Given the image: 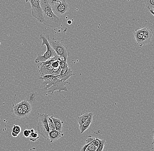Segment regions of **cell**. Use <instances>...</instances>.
<instances>
[{"label": "cell", "mask_w": 154, "mask_h": 151, "mask_svg": "<svg viewBox=\"0 0 154 151\" xmlns=\"http://www.w3.org/2000/svg\"><path fill=\"white\" fill-rule=\"evenodd\" d=\"M39 79L43 80L42 87L43 90H47L48 95L53 94L57 90L59 93L62 91H68L66 85L68 83L60 80L57 76L46 75Z\"/></svg>", "instance_id": "cell-1"}, {"label": "cell", "mask_w": 154, "mask_h": 151, "mask_svg": "<svg viewBox=\"0 0 154 151\" xmlns=\"http://www.w3.org/2000/svg\"><path fill=\"white\" fill-rule=\"evenodd\" d=\"M40 5L43 14V23L51 28H58L61 26V19L54 13L48 0H40Z\"/></svg>", "instance_id": "cell-2"}, {"label": "cell", "mask_w": 154, "mask_h": 151, "mask_svg": "<svg viewBox=\"0 0 154 151\" xmlns=\"http://www.w3.org/2000/svg\"><path fill=\"white\" fill-rule=\"evenodd\" d=\"M48 37L49 36H46L43 35H41L39 37V39L42 40V43L41 44V47H42L43 46L45 45L47 47V51L44 53L43 55L38 54L37 55V58L35 59V63H38L39 62H44L47 61L49 59L54 56L56 55L54 50H53L52 48L50 45V43L48 41Z\"/></svg>", "instance_id": "cell-3"}, {"label": "cell", "mask_w": 154, "mask_h": 151, "mask_svg": "<svg viewBox=\"0 0 154 151\" xmlns=\"http://www.w3.org/2000/svg\"><path fill=\"white\" fill-rule=\"evenodd\" d=\"M48 116L49 115L47 113L40 114L37 125V132L38 134L47 140H49V133L50 131L48 122Z\"/></svg>", "instance_id": "cell-4"}, {"label": "cell", "mask_w": 154, "mask_h": 151, "mask_svg": "<svg viewBox=\"0 0 154 151\" xmlns=\"http://www.w3.org/2000/svg\"><path fill=\"white\" fill-rule=\"evenodd\" d=\"M48 39L50 45L54 50L57 55L63 58L64 60L67 61L69 51L67 47L60 41L51 40L49 37Z\"/></svg>", "instance_id": "cell-5"}, {"label": "cell", "mask_w": 154, "mask_h": 151, "mask_svg": "<svg viewBox=\"0 0 154 151\" xmlns=\"http://www.w3.org/2000/svg\"><path fill=\"white\" fill-rule=\"evenodd\" d=\"M51 7L54 14L60 19L67 14L70 8L65 0L58 2Z\"/></svg>", "instance_id": "cell-6"}, {"label": "cell", "mask_w": 154, "mask_h": 151, "mask_svg": "<svg viewBox=\"0 0 154 151\" xmlns=\"http://www.w3.org/2000/svg\"><path fill=\"white\" fill-rule=\"evenodd\" d=\"M40 0H29L32 7V14L40 23H43V17L40 5Z\"/></svg>", "instance_id": "cell-7"}, {"label": "cell", "mask_w": 154, "mask_h": 151, "mask_svg": "<svg viewBox=\"0 0 154 151\" xmlns=\"http://www.w3.org/2000/svg\"><path fill=\"white\" fill-rule=\"evenodd\" d=\"M153 32L152 30L146 27H144V33L142 36L141 47L149 44L152 38Z\"/></svg>", "instance_id": "cell-8"}, {"label": "cell", "mask_w": 154, "mask_h": 151, "mask_svg": "<svg viewBox=\"0 0 154 151\" xmlns=\"http://www.w3.org/2000/svg\"><path fill=\"white\" fill-rule=\"evenodd\" d=\"M73 72L71 68L67 66L64 69H61L60 74L57 77L63 81L65 82L73 76Z\"/></svg>", "instance_id": "cell-9"}, {"label": "cell", "mask_w": 154, "mask_h": 151, "mask_svg": "<svg viewBox=\"0 0 154 151\" xmlns=\"http://www.w3.org/2000/svg\"><path fill=\"white\" fill-rule=\"evenodd\" d=\"M40 70L39 73L40 77H43L46 75H53V67L51 65H40Z\"/></svg>", "instance_id": "cell-10"}, {"label": "cell", "mask_w": 154, "mask_h": 151, "mask_svg": "<svg viewBox=\"0 0 154 151\" xmlns=\"http://www.w3.org/2000/svg\"><path fill=\"white\" fill-rule=\"evenodd\" d=\"M64 135L63 131H59L55 129L51 131L49 133V139L50 142H53L58 140Z\"/></svg>", "instance_id": "cell-11"}, {"label": "cell", "mask_w": 154, "mask_h": 151, "mask_svg": "<svg viewBox=\"0 0 154 151\" xmlns=\"http://www.w3.org/2000/svg\"><path fill=\"white\" fill-rule=\"evenodd\" d=\"M19 104L21 106L22 108L23 109L24 113L28 118L32 110L31 104L28 101H26V100H23L22 101L19 103Z\"/></svg>", "instance_id": "cell-12"}, {"label": "cell", "mask_w": 154, "mask_h": 151, "mask_svg": "<svg viewBox=\"0 0 154 151\" xmlns=\"http://www.w3.org/2000/svg\"><path fill=\"white\" fill-rule=\"evenodd\" d=\"M13 112L16 118H27L26 114L24 113L23 109L21 107L19 103L13 106Z\"/></svg>", "instance_id": "cell-13"}, {"label": "cell", "mask_w": 154, "mask_h": 151, "mask_svg": "<svg viewBox=\"0 0 154 151\" xmlns=\"http://www.w3.org/2000/svg\"><path fill=\"white\" fill-rule=\"evenodd\" d=\"M143 33H144V27L139 29L135 30L133 33L137 43L140 47H141V41H142Z\"/></svg>", "instance_id": "cell-14"}, {"label": "cell", "mask_w": 154, "mask_h": 151, "mask_svg": "<svg viewBox=\"0 0 154 151\" xmlns=\"http://www.w3.org/2000/svg\"><path fill=\"white\" fill-rule=\"evenodd\" d=\"M93 116V114H92V115H91L88 120L85 121L83 124H82L81 125L79 126V128L80 131L81 133H83L85 131H86L89 128L90 125H91V123H92Z\"/></svg>", "instance_id": "cell-15"}, {"label": "cell", "mask_w": 154, "mask_h": 151, "mask_svg": "<svg viewBox=\"0 0 154 151\" xmlns=\"http://www.w3.org/2000/svg\"><path fill=\"white\" fill-rule=\"evenodd\" d=\"M51 118L53 122L54 125L56 130L58 131H63V122L58 118H54L53 116H51Z\"/></svg>", "instance_id": "cell-16"}, {"label": "cell", "mask_w": 154, "mask_h": 151, "mask_svg": "<svg viewBox=\"0 0 154 151\" xmlns=\"http://www.w3.org/2000/svg\"><path fill=\"white\" fill-rule=\"evenodd\" d=\"M93 114V113L90 112V113H85L83 114L81 116H79L77 118V121L78 123H79V126L81 125L82 124H83L85 121L88 120L90 118L91 115Z\"/></svg>", "instance_id": "cell-17"}, {"label": "cell", "mask_w": 154, "mask_h": 151, "mask_svg": "<svg viewBox=\"0 0 154 151\" xmlns=\"http://www.w3.org/2000/svg\"><path fill=\"white\" fill-rule=\"evenodd\" d=\"M60 57L58 56L57 55H56L54 56L49 59L47 60V61L44 62H41L40 65H47V64L51 65L54 62L57 60Z\"/></svg>", "instance_id": "cell-18"}, {"label": "cell", "mask_w": 154, "mask_h": 151, "mask_svg": "<svg viewBox=\"0 0 154 151\" xmlns=\"http://www.w3.org/2000/svg\"><path fill=\"white\" fill-rule=\"evenodd\" d=\"M144 2L147 9L154 10V0H144Z\"/></svg>", "instance_id": "cell-19"}, {"label": "cell", "mask_w": 154, "mask_h": 151, "mask_svg": "<svg viewBox=\"0 0 154 151\" xmlns=\"http://www.w3.org/2000/svg\"><path fill=\"white\" fill-rule=\"evenodd\" d=\"M39 138V136L38 135V132H36V131L31 133L29 137V139L30 141L32 142H35Z\"/></svg>", "instance_id": "cell-20"}, {"label": "cell", "mask_w": 154, "mask_h": 151, "mask_svg": "<svg viewBox=\"0 0 154 151\" xmlns=\"http://www.w3.org/2000/svg\"><path fill=\"white\" fill-rule=\"evenodd\" d=\"M58 61L59 63V66L61 69H64L68 66L67 61L64 60L63 58L60 57L58 59Z\"/></svg>", "instance_id": "cell-21"}, {"label": "cell", "mask_w": 154, "mask_h": 151, "mask_svg": "<svg viewBox=\"0 0 154 151\" xmlns=\"http://www.w3.org/2000/svg\"><path fill=\"white\" fill-rule=\"evenodd\" d=\"M87 146L85 151H96L98 147L95 146L92 142L89 143H87Z\"/></svg>", "instance_id": "cell-22"}, {"label": "cell", "mask_w": 154, "mask_h": 151, "mask_svg": "<svg viewBox=\"0 0 154 151\" xmlns=\"http://www.w3.org/2000/svg\"><path fill=\"white\" fill-rule=\"evenodd\" d=\"M48 122L50 131L53 130L55 129L54 125L52 120L51 117H50L49 116H48Z\"/></svg>", "instance_id": "cell-23"}, {"label": "cell", "mask_w": 154, "mask_h": 151, "mask_svg": "<svg viewBox=\"0 0 154 151\" xmlns=\"http://www.w3.org/2000/svg\"><path fill=\"white\" fill-rule=\"evenodd\" d=\"M12 132L19 135L21 132V128L20 126L14 125L12 128Z\"/></svg>", "instance_id": "cell-24"}, {"label": "cell", "mask_w": 154, "mask_h": 151, "mask_svg": "<svg viewBox=\"0 0 154 151\" xmlns=\"http://www.w3.org/2000/svg\"><path fill=\"white\" fill-rule=\"evenodd\" d=\"M106 140L104 139L101 140L100 142V143L99 146L97 148V150L96 151H103V150L104 147L105 146V145H106Z\"/></svg>", "instance_id": "cell-25"}, {"label": "cell", "mask_w": 154, "mask_h": 151, "mask_svg": "<svg viewBox=\"0 0 154 151\" xmlns=\"http://www.w3.org/2000/svg\"><path fill=\"white\" fill-rule=\"evenodd\" d=\"M101 141V139H99L97 137H96V138H94V139L92 141V143L95 146L98 147L99 146V145H100V143Z\"/></svg>", "instance_id": "cell-26"}, {"label": "cell", "mask_w": 154, "mask_h": 151, "mask_svg": "<svg viewBox=\"0 0 154 151\" xmlns=\"http://www.w3.org/2000/svg\"><path fill=\"white\" fill-rule=\"evenodd\" d=\"M63 0H48V3L51 6L54 5L56 4L58 2H62Z\"/></svg>", "instance_id": "cell-27"}, {"label": "cell", "mask_w": 154, "mask_h": 151, "mask_svg": "<svg viewBox=\"0 0 154 151\" xmlns=\"http://www.w3.org/2000/svg\"><path fill=\"white\" fill-rule=\"evenodd\" d=\"M31 131L30 130L26 129L23 132V134L24 136L26 137H29Z\"/></svg>", "instance_id": "cell-28"}, {"label": "cell", "mask_w": 154, "mask_h": 151, "mask_svg": "<svg viewBox=\"0 0 154 151\" xmlns=\"http://www.w3.org/2000/svg\"><path fill=\"white\" fill-rule=\"evenodd\" d=\"M51 66H52L53 68H57L59 66V63L58 61L57 60H56L55 62H54L51 64Z\"/></svg>", "instance_id": "cell-29"}, {"label": "cell", "mask_w": 154, "mask_h": 151, "mask_svg": "<svg viewBox=\"0 0 154 151\" xmlns=\"http://www.w3.org/2000/svg\"><path fill=\"white\" fill-rule=\"evenodd\" d=\"M11 135H12L13 137H17V136H18V134H16L14 133L13 132H11Z\"/></svg>", "instance_id": "cell-30"}, {"label": "cell", "mask_w": 154, "mask_h": 151, "mask_svg": "<svg viewBox=\"0 0 154 151\" xmlns=\"http://www.w3.org/2000/svg\"><path fill=\"white\" fill-rule=\"evenodd\" d=\"M67 23L69 24V25H71L72 23V22L70 21V20H69V21H67Z\"/></svg>", "instance_id": "cell-31"}, {"label": "cell", "mask_w": 154, "mask_h": 151, "mask_svg": "<svg viewBox=\"0 0 154 151\" xmlns=\"http://www.w3.org/2000/svg\"><path fill=\"white\" fill-rule=\"evenodd\" d=\"M27 151H35V150H34V149H31V150H29Z\"/></svg>", "instance_id": "cell-32"}, {"label": "cell", "mask_w": 154, "mask_h": 151, "mask_svg": "<svg viewBox=\"0 0 154 151\" xmlns=\"http://www.w3.org/2000/svg\"><path fill=\"white\" fill-rule=\"evenodd\" d=\"M26 2H29V0H25Z\"/></svg>", "instance_id": "cell-33"}, {"label": "cell", "mask_w": 154, "mask_h": 151, "mask_svg": "<svg viewBox=\"0 0 154 151\" xmlns=\"http://www.w3.org/2000/svg\"><path fill=\"white\" fill-rule=\"evenodd\" d=\"M128 2H129V1H130V0H128Z\"/></svg>", "instance_id": "cell-34"}, {"label": "cell", "mask_w": 154, "mask_h": 151, "mask_svg": "<svg viewBox=\"0 0 154 151\" xmlns=\"http://www.w3.org/2000/svg\"><path fill=\"white\" fill-rule=\"evenodd\" d=\"M48 151L44 150V151Z\"/></svg>", "instance_id": "cell-35"}]
</instances>
